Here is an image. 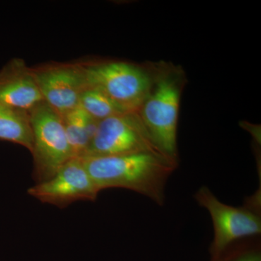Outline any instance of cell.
I'll return each mask as SVG.
<instances>
[{"label":"cell","mask_w":261,"mask_h":261,"mask_svg":"<svg viewBox=\"0 0 261 261\" xmlns=\"http://www.w3.org/2000/svg\"><path fill=\"white\" fill-rule=\"evenodd\" d=\"M99 192L123 188L163 205L168 178L177 161L157 152L80 158Z\"/></svg>","instance_id":"1"},{"label":"cell","mask_w":261,"mask_h":261,"mask_svg":"<svg viewBox=\"0 0 261 261\" xmlns=\"http://www.w3.org/2000/svg\"><path fill=\"white\" fill-rule=\"evenodd\" d=\"M80 107L89 116L101 121L127 112L101 91L87 86L80 98Z\"/></svg>","instance_id":"12"},{"label":"cell","mask_w":261,"mask_h":261,"mask_svg":"<svg viewBox=\"0 0 261 261\" xmlns=\"http://www.w3.org/2000/svg\"><path fill=\"white\" fill-rule=\"evenodd\" d=\"M87 86L101 91L127 112H138L149 93L153 77L125 62L82 65Z\"/></svg>","instance_id":"3"},{"label":"cell","mask_w":261,"mask_h":261,"mask_svg":"<svg viewBox=\"0 0 261 261\" xmlns=\"http://www.w3.org/2000/svg\"><path fill=\"white\" fill-rule=\"evenodd\" d=\"M145 152L162 154L151 140L138 112H130L99 121L84 157Z\"/></svg>","instance_id":"6"},{"label":"cell","mask_w":261,"mask_h":261,"mask_svg":"<svg viewBox=\"0 0 261 261\" xmlns=\"http://www.w3.org/2000/svg\"><path fill=\"white\" fill-rule=\"evenodd\" d=\"M43 100L63 116L80 106L87 84L82 65L58 64L32 69Z\"/></svg>","instance_id":"8"},{"label":"cell","mask_w":261,"mask_h":261,"mask_svg":"<svg viewBox=\"0 0 261 261\" xmlns=\"http://www.w3.org/2000/svg\"><path fill=\"white\" fill-rule=\"evenodd\" d=\"M255 238L256 237L238 241V250L226 261H261L258 243H252Z\"/></svg>","instance_id":"13"},{"label":"cell","mask_w":261,"mask_h":261,"mask_svg":"<svg viewBox=\"0 0 261 261\" xmlns=\"http://www.w3.org/2000/svg\"><path fill=\"white\" fill-rule=\"evenodd\" d=\"M61 117L73 157H84L99 121L89 116L80 106Z\"/></svg>","instance_id":"10"},{"label":"cell","mask_w":261,"mask_h":261,"mask_svg":"<svg viewBox=\"0 0 261 261\" xmlns=\"http://www.w3.org/2000/svg\"><path fill=\"white\" fill-rule=\"evenodd\" d=\"M196 201L210 214L214 237L211 246L213 257L219 256L228 247L244 239L258 237L261 219L258 206L233 207L221 202L207 187L196 192Z\"/></svg>","instance_id":"5"},{"label":"cell","mask_w":261,"mask_h":261,"mask_svg":"<svg viewBox=\"0 0 261 261\" xmlns=\"http://www.w3.org/2000/svg\"><path fill=\"white\" fill-rule=\"evenodd\" d=\"M34 145V178L46 181L73 159L62 117L42 102L29 112Z\"/></svg>","instance_id":"4"},{"label":"cell","mask_w":261,"mask_h":261,"mask_svg":"<svg viewBox=\"0 0 261 261\" xmlns=\"http://www.w3.org/2000/svg\"><path fill=\"white\" fill-rule=\"evenodd\" d=\"M44 102L32 69L20 59L0 71V104L30 112Z\"/></svg>","instance_id":"9"},{"label":"cell","mask_w":261,"mask_h":261,"mask_svg":"<svg viewBox=\"0 0 261 261\" xmlns=\"http://www.w3.org/2000/svg\"><path fill=\"white\" fill-rule=\"evenodd\" d=\"M152 75L150 91L138 113L151 140L161 153L177 161V129L183 73L163 67Z\"/></svg>","instance_id":"2"},{"label":"cell","mask_w":261,"mask_h":261,"mask_svg":"<svg viewBox=\"0 0 261 261\" xmlns=\"http://www.w3.org/2000/svg\"><path fill=\"white\" fill-rule=\"evenodd\" d=\"M27 192L43 203L66 207L78 201H95L99 192L82 159L73 158L54 176L31 187Z\"/></svg>","instance_id":"7"},{"label":"cell","mask_w":261,"mask_h":261,"mask_svg":"<svg viewBox=\"0 0 261 261\" xmlns=\"http://www.w3.org/2000/svg\"><path fill=\"white\" fill-rule=\"evenodd\" d=\"M0 140L23 146L32 152L34 137L29 112L0 104Z\"/></svg>","instance_id":"11"}]
</instances>
